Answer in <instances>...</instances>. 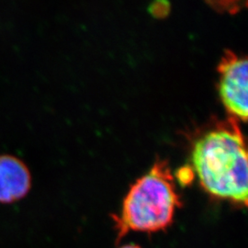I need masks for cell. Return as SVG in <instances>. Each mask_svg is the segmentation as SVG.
<instances>
[{
    "label": "cell",
    "mask_w": 248,
    "mask_h": 248,
    "mask_svg": "<svg viewBox=\"0 0 248 248\" xmlns=\"http://www.w3.org/2000/svg\"><path fill=\"white\" fill-rule=\"evenodd\" d=\"M190 155L206 193L216 200L248 206V152L235 120L214 124L199 134Z\"/></svg>",
    "instance_id": "1"
},
{
    "label": "cell",
    "mask_w": 248,
    "mask_h": 248,
    "mask_svg": "<svg viewBox=\"0 0 248 248\" xmlns=\"http://www.w3.org/2000/svg\"><path fill=\"white\" fill-rule=\"evenodd\" d=\"M179 207L180 197L169 163L167 160H157L131 186L121 212L113 216L117 237L121 239L131 231L155 232L166 230L173 223Z\"/></svg>",
    "instance_id": "2"
},
{
    "label": "cell",
    "mask_w": 248,
    "mask_h": 248,
    "mask_svg": "<svg viewBox=\"0 0 248 248\" xmlns=\"http://www.w3.org/2000/svg\"><path fill=\"white\" fill-rule=\"evenodd\" d=\"M248 59L228 52L218 66L219 95L231 118L236 122L248 120Z\"/></svg>",
    "instance_id": "3"
},
{
    "label": "cell",
    "mask_w": 248,
    "mask_h": 248,
    "mask_svg": "<svg viewBox=\"0 0 248 248\" xmlns=\"http://www.w3.org/2000/svg\"><path fill=\"white\" fill-rule=\"evenodd\" d=\"M31 185L29 169L11 155L0 156V202L11 203L24 198Z\"/></svg>",
    "instance_id": "4"
},
{
    "label": "cell",
    "mask_w": 248,
    "mask_h": 248,
    "mask_svg": "<svg viewBox=\"0 0 248 248\" xmlns=\"http://www.w3.org/2000/svg\"><path fill=\"white\" fill-rule=\"evenodd\" d=\"M213 9L219 11L235 13L242 8V4L246 3V0H206Z\"/></svg>",
    "instance_id": "5"
},
{
    "label": "cell",
    "mask_w": 248,
    "mask_h": 248,
    "mask_svg": "<svg viewBox=\"0 0 248 248\" xmlns=\"http://www.w3.org/2000/svg\"><path fill=\"white\" fill-rule=\"evenodd\" d=\"M170 7L167 0H155L151 5L152 15L156 18H163L169 14Z\"/></svg>",
    "instance_id": "6"
},
{
    "label": "cell",
    "mask_w": 248,
    "mask_h": 248,
    "mask_svg": "<svg viewBox=\"0 0 248 248\" xmlns=\"http://www.w3.org/2000/svg\"><path fill=\"white\" fill-rule=\"evenodd\" d=\"M177 178L181 185H188L194 178V173L190 168L183 167L177 171Z\"/></svg>",
    "instance_id": "7"
},
{
    "label": "cell",
    "mask_w": 248,
    "mask_h": 248,
    "mask_svg": "<svg viewBox=\"0 0 248 248\" xmlns=\"http://www.w3.org/2000/svg\"><path fill=\"white\" fill-rule=\"evenodd\" d=\"M141 248L139 246H137V245H133V244H131V245H126V246H124V247H122V248Z\"/></svg>",
    "instance_id": "8"
}]
</instances>
